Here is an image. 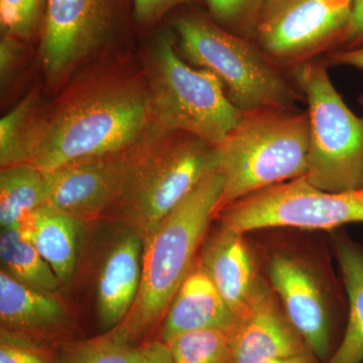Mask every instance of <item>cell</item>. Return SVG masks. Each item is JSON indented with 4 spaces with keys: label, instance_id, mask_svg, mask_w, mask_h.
Returning <instances> with one entry per match:
<instances>
[{
    "label": "cell",
    "instance_id": "1",
    "mask_svg": "<svg viewBox=\"0 0 363 363\" xmlns=\"http://www.w3.org/2000/svg\"><path fill=\"white\" fill-rule=\"evenodd\" d=\"M150 124L147 86L133 79H97L40 112L28 164L51 171L86 157L119 154Z\"/></svg>",
    "mask_w": 363,
    "mask_h": 363
},
{
    "label": "cell",
    "instance_id": "2",
    "mask_svg": "<svg viewBox=\"0 0 363 363\" xmlns=\"http://www.w3.org/2000/svg\"><path fill=\"white\" fill-rule=\"evenodd\" d=\"M223 192L224 179L217 171L143 238L140 292L130 314L116 327L128 340L136 343L164 319L197 262L210 223L220 211Z\"/></svg>",
    "mask_w": 363,
    "mask_h": 363
},
{
    "label": "cell",
    "instance_id": "3",
    "mask_svg": "<svg viewBox=\"0 0 363 363\" xmlns=\"http://www.w3.org/2000/svg\"><path fill=\"white\" fill-rule=\"evenodd\" d=\"M219 171L218 147L188 133L160 135L147 130L128 150L116 210L143 238L201 182Z\"/></svg>",
    "mask_w": 363,
    "mask_h": 363
},
{
    "label": "cell",
    "instance_id": "4",
    "mask_svg": "<svg viewBox=\"0 0 363 363\" xmlns=\"http://www.w3.org/2000/svg\"><path fill=\"white\" fill-rule=\"evenodd\" d=\"M147 70L149 130L160 135L188 133L219 147L242 119L243 112L234 106L214 74L181 59L171 33H160L152 43Z\"/></svg>",
    "mask_w": 363,
    "mask_h": 363
},
{
    "label": "cell",
    "instance_id": "5",
    "mask_svg": "<svg viewBox=\"0 0 363 363\" xmlns=\"http://www.w3.org/2000/svg\"><path fill=\"white\" fill-rule=\"evenodd\" d=\"M309 145L308 112L266 108L243 113L218 147L224 179L220 210L262 189L307 175Z\"/></svg>",
    "mask_w": 363,
    "mask_h": 363
},
{
    "label": "cell",
    "instance_id": "6",
    "mask_svg": "<svg viewBox=\"0 0 363 363\" xmlns=\"http://www.w3.org/2000/svg\"><path fill=\"white\" fill-rule=\"evenodd\" d=\"M174 26L186 58L214 74L234 106L243 113L293 108L300 99L301 93L252 40L229 32L199 13L179 16Z\"/></svg>",
    "mask_w": 363,
    "mask_h": 363
},
{
    "label": "cell",
    "instance_id": "7",
    "mask_svg": "<svg viewBox=\"0 0 363 363\" xmlns=\"http://www.w3.org/2000/svg\"><path fill=\"white\" fill-rule=\"evenodd\" d=\"M294 77L308 102L309 157L306 179L321 190L346 192L363 187V117L334 87L324 62L311 60Z\"/></svg>",
    "mask_w": 363,
    "mask_h": 363
},
{
    "label": "cell",
    "instance_id": "8",
    "mask_svg": "<svg viewBox=\"0 0 363 363\" xmlns=\"http://www.w3.org/2000/svg\"><path fill=\"white\" fill-rule=\"evenodd\" d=\"M218 214L220 227L238 233L276 227L332 230L363 223V187L332 193L315 187L303 176L262 189Z\"/></svg>",
    "mask_w": 363,
    "mask_h": 363
},
{
    "label": "cell",
    "instance_id": "9",
    "mask_svg": "<svg viewBox=\"0 0 363 363\" xmlns=\"http://www.w3.org/2000/svg\"><path fill=\"white\" fill-rule=\"evenodd\" d=\"M353 2L267 0L252 40L274 65L294 69L328 49H336L350 26Z\"/></svg>",
    "mask_w": 363,
    "mask_h": 363
},
{
    "label": "cell",
    "instance_id": "10",
    "mask_svg": "<svg viewBox=\"0 0 363 363\" xmlns=\"http://www.w3.org/2000/svg\"><path fill=\"white\" fill-rule=\"evenodd\" d=\"M267 281L308 350L327 363L335 344V310L321 274L311 260L293 252L274 253Z\"/></svg>",
    "mask_w": 363,
    "mask_h": 363
},
{
    "label": "cell",
    "instance_id": "11",
    "mask_svg": "<svg viewBox=\"0 0 363 363\" xmlns=\"http://www.w3.org/2000/svg\"><path fill=\"white\" fill-rule=\"evenodd\" d=\"M117 7L118 0H47L40 57L52 85L104 44L116 23Z\"/></svg>",
    "mask_w": 363,
    "mask_h": 363
},
{
    "label": "cell",
    "instance_id": "12",
    "mask_svg": "<svg viewBox=\"0 0 363 363\" xmlns=\"http://www.w3.org/2000/svg\"><path fill=\"white\" fill-rule=\"evenodd\" d=\"M128 150L86 157L44 172L47 204L80 222L116 209L123 189Z\"/></svg>",
    "mask_w": 363,
    "mask_h": 363
},
{
    "label": "cell",
    "instance_id": "13",
    "mask_svg": "<svg viewBox=\"0 0 363 363\" xmlns=\"http://www.w3.org/2000/svg\"><path fill=\"white\" fill-rule=\"evenodd\" d=\"M308 350L264 279L236 328L233 363H260Z\"/></svg>",
    "mask_w": 363,
    "mask_h": 363
},
{
    "label": "cell",
    "instance_id": "14",
    "mask_svg": "<svg viewBox=\"0 0 363 363\" xmlns=\"http://www.w3.org/2000/svg\"><path fill=\"white\" fill-rule=\"evenodd\" d=\"M200 250L198 262L240 320L264 281L245 234L219 227L206 236Z\"/></svg>",
    "mask_w": 363,
    "mask_h": 363
},
{
    "label": "cell",
    "instance_id": "15",
    "mask_svg": "<svg viewBox=\"0 0 363 363\" xmlns=\"http://www.w3.org/2000/svg\"><path fill=\"white\" fill-rule=\"evenodd\" d=\"M143 238L128 226L102 264L97 281V310L105 330L116 328L133 309L143 278Z\"/></svg>",
    "mask_w": 363,
    "mask_h": 363
},
{
    "label": "cell",
    "instance_id": "16",
    "mask_svg": "<svg viewBox=\"0 0 363 363\" xmlns=\"http://www.w3.org/2000/svg\"><path fill=\"white\" fill-rule=\"evenodd\" d=\"M238 323L240 319L229 309L197 259L162 319L161 340L168 343L187 332L231 328Z\"/></svg>",
    "mask_w": 363,
    "mask_h": 363
},
{
    "label": "cell",
    "instance_id": "17",
    "mask_svg": "<svg viewBox=\"0 0 363 363\" xmlns=\"http://www.w3.org/2000/svg\"><path fill=\"white\" fill-rule=\"evenodd\" d=\"M0 319L1 327L39 340L59 333L68 323L64 305L45 292L0 272Z\"/></svg>",
    "mask_w": 363,
    "mask_h": 363
},
{
    "label": "cell",
    "instance_id": "18",
    "mask_svg": "<svg viewBox=\"0 0 363 363\" xmlns=\"http://www.w3.org/2000/svg\"><path fill=\"white\" fill-rule=\"evenodd\" d=\"M335 252L347 294L348 314L342 338L327 363H363V247L339 235Z\"/></svg>",
    "mask_w": 363,
    "mask_h": 363
},
{
    "label": "cell",
    "instance_id": "19",
    "mask_svg": "<svg viewBox=\"0 0 363 363\" xmlns=\"http://www.w3.org/2000/svg\"><path fill=\"white\" fill-rule=\"evenodd\" d=\"M79 223L71 215L48 204L30 218L33 245L62 284L69 283L75 272Z\"/></svg>",
    "mask_w": 363,
    "mask_h": 363
},
{
    "label": "cell",
    "instance_id": "20",
    "mask_svg": "<svg viewBox=\"0 0 363 363\" xmlns=\"http://www.w3.org/2000/svg\"><path fill=\"white\" fill-rule=\"evenodd\" d=\"M45 173L32 164L4 167L0 172V225L18 227L47 205Z\"/></svg>",
    "mask_w": 363,
    "mask_h": 363
},
{
    "label": "cell",
    "instance_id": "21",
    "mask_svg": "<svg viewBox=\"0 0 363 363\" xmlns=\"http://www.w3.org/2000/svg\"><path fill=\"white\" fill-rule=\"evenodd\" d=\"M0 257L4 269L28 285L52 294L62 285L33 241L23 238L16 227L1 228Z\"/></svg>",
    "mask_w": 363,
    "mask_h": 363
},
{
    "label": "cell",
    "instance_id": "22",
    "mask_svg": "<svg viewBox=\"0 0 363 363\" xmlns=\"http://www.w3.org/2000/svg\"><path fill=\"white\" fill-rule=\"evenodd\" d=\"M236 328L187 332L166 344L174 363H233Z\"/></svg>",
    "mask_w": 363,
    "mask_h": 363
},
{
    "label": "cell",
    "instance_id": "23",
    "mask_svg": "<svg viewBox=\"0 0 363 363\" xmlns=\"http://www.w3.org/2000/svg\"><path fill=\"white\" fill-rule=\"evenodd\" d=\"M38 96L28 95L0 121L1 168L28 164L33 131L40 114Z\"/></svg>",
    "mask_w": 363,
    "mask_h": 363
},
{
    "label": "cell",
    "instance_id": "24",
    "mask_svg": "<svg viewBox=\"0 0 363 363\" xmlns=\"http://www.w3.org/2000/svg\"><path fill=\"white\" fill-rule=\"evenodd\" d=\"M142 348L113 328L96 337L67 344L57 363H136Z\"/></svg>",
    "mask_w": 363,
    "mask_h": 363
},
{
    "label": "cell",
    "instance_id": "25",
    "mask_svg": "<svg viewBox=\"0 0 363 363\" xmlns=\"http://www.w3.org/2000/svg\"><path fill=\"white\" fill-rule=\"evenodd\" d=\"M267 0H206L211 18L243 38L252 40L260 11Z\"/></svg>",
    "mask_w": 363,
    "mask_h": 363
},
{
    "label": "cell",
    "instance_id": "26",
    "mask_svg": "<svg viewBox=\"0 0 363 363\" xmlns=\"http://www.w3.org/2000/svg\"><path fill=\"white\" fill-rule=\"evenodd\" d=\"M47 0H0L2 33L18 40H28L37 28Z\"/></svg>",
    "mask_w": 363,
    "mask_h": 363
},
{
    "label": "cell",
    "instance_id": "27",
    "mask_svg": "<svg viewBox=\"0 0 363 363\" xmlns=\"http://www.w3.org/2000/svg\"><path fill=\"white\" fill-rule=\"evenodd\" d=\"M0 363H57L39 340L1 327Z\"/></svg>",
    "mask_w": 363,
    "mask_h": 363
},
{
    "label": "cell",
    "instance_id": "28",
    "mask_svg": "<svg viewBox=\"0 0 363 363\" xmlns=\"http://www.w3.org/2000/svg\"><path fill=\"white\" fill-rule=\"evenodd\" d=\"M202 1L203 0H133V4L135 18L138 25L143 28H150L175 7Z\"/></svg>",
    "mask_w": 363,
    "mask_h": 363
},
{
    "label": "cell",
    "instance_id": "29",
    "mask_svg": "<svg viewBox=\"0 0 363 363\" xmlns=\"http://www.w3.org/2000/svg\"><path fill=\"white\" fill-rule=\"evenodd\" d=\"M337 48V50L363 48V0H354L353 2L352 16L350 26L339 40Z\"/></svg>",
    "mask_w": 363,
    "mask_h": 363
},
{
    "label": "cell",
    "instance_id": "30",
    "mask_svg": "<svg viewBox=\"0 0 363 363\" xmlns=\"http://www.w3.org/2000/svg\"><path fill=\"white\" fill-rule=\"evenodd\" d=\"M18 42V40L9 35H4L2 37L0 43V75L2 82L6 80L18 62L20 56Z\"/></svg>",
    "mask_w": 363,
    "mask_h": 363
},
{
    "label": "cell",
    "instance_id": "31",
    "mask_svg": "<svg viewBox=\"0 0 363 363\" xmlns=\"http://www.w3.org/2000/svg\"><path fill=\"white\" fill-rule=\"evenodd\" d=\"M136 363H174L168 345L164 341L143 344L142 354Z\"/></svg>",
    "mask_w": 363,
    "mask_h": 363
},
{
    "label": "cell",
    "instance_id": "32",
    "mask_svg": "<svg viewBox=\"0 0 363 363\" xmlns=\"http://www.w3.org/2000/svg\"><path fill=\"white\" fill-rule=\"evenodd\" d=\"M327 61L333 65L354 67L363 70V48L354 50H335L328 55Z\"/></svg>",
    "mask_w": 363,
    "mask_h": 363
},
{
    "label": "cell",
    "instance_id": "33",
    "mask_svg": "<svg viewBox=\"0 0 363 363\" xmlns=\"http://www.w3.org/2000/svg\"><path fill=\"white\" fill-rule=\"evenodd\" d=\"M260 363H321V362L313 354L311 351L308 350L293 357L276 358V359Z\"/></svg>",
    "mask_w": 363,
    "mask_h": 363
},
{
    "label": "cell",
    "instance_id": "34",
    "mask_svg": "<svg viewBox=\"0 0 363 363\" xmlns=\"http://www.w3.org/2000/svg\"><path fill=\"white\" fill-rule=\"evenodd\" d=\"M358 101H359V104H360V105H362V108H363V95H362V96L359 97V99H358Z\"/></svg>",
    "mask_w": 363,
    "mask_h": 363
}]
</instances>
